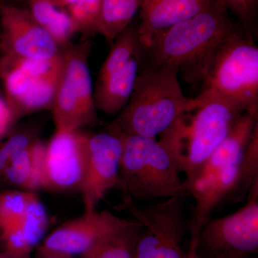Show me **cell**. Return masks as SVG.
Returning a JSON list of instances; mask_svg holds the SVG:
<instances>
[{
    "mask_svg": "<svg viewBox=\"0 0 258 258\" xmlns=\"http://www.w3.org/2000/svg\"><path fill=\"white\" fill-rule=\"evenodd\" d=\"M222 0H213L196 16L154 35L145 48V63L176 66L190 84L201 82L207 66L219 47L242 29Z\"/></svg>",
    "mask_w": 258,
    "mask_h": 258,
    "instance_id": "cell-1",
    "label": "cell"
},
{
    "mask_svg": "<svg viewBox=\"0 0 258 258\" xmlns=\"http://www.w3.org/2000/svg\"><path fill=\"white\" fill-rule=\"evenodd\" d=\"M179 74L171 64H144L128 103L107 129L121 136L157 139L195 111L200 101L184 96Z\"/></svg>",
    "mask_w": 258,
    "mask_h": 258,
    "instance_id": "cell-2",
    "label": "cell"
},
{
    "mask_svg": "<svg viewBox=\"0 0 258 258\" xmlns=\"http://www.w3.org/2000/svg\"><path fill=\"white\" fill-rule=\"evenodd\" d=\"M121 137L120 188L127 196L152 203L162 199L189 196L175 158L164 139Z\"/></svg>",
    "mask_w": 258,
    "mask_h": 258,
    "instance_id": "cell-3",
    "label": "cell"
},
{
    "mask_svg": "<svg viewBox=\"0 0 258 258\" xmlns=\"http://www.w3.org/2000/svg\"><path fill=\"white\" fill-rule=\"evenodd\" d=\"M200 106L171 127L169 144L180 171L189 185L210 154L230 133L244 112L213 95L196 97ZM189 190V189H188Z\"/></svg>",
    "mask_w": 258,
    "mask_h": 258,
    "instance_id": "cell-4",
    "label": "cell"
},
{
    "mask_svg": "<svg viewBox=\"0 0 258 258\" xmlns=\"http://www.w3.org/2000/svg\"><path fill=\"white\" fill-rule=\"evenodd\" d=\"M200 95H213L246 111L258 104V47L242 29L227 37L209 62Z\"/></svg>",
    "mask_w": 258,
    "mask_h": 258,
    "instance_id": "cell-5",
    "label": "cell"
},
{
    "mask_svg": "<svg viewBox=\"0 0 258 258\" xmlns=\"http://www.w3.org/2000/svg\"><path fill=\"white\" fill-rule=\"evenodd\" d=\"M92 47L91 39L83 38L61 47L63 64L51 108L57 132H74L98 123L88 67Z\"/></svg>",
    "mask_w": 258,
    "mask_h": 258,
    "instance_id": "cell-6",
    "label": "cell"
},
{
    "mask_svg": "<svg viewBox=\"0 0 258 258\" xmlns=\"http://www.w3.org/2000/svg\"><path fill=\"white\" fill-rule=\"evenodd\" d=\"M62 64V53L50 59L0 56V77L14 120L34 112L51 109Z\"/></svg>",
    "mask_w": 258,
    "mask_h": 258,
    "instance_id": "cell-7",
    "label": "cell"
},
{
    "mask_svg": "<svg viewBox=\"0 0 258 258\" xmlns=\"http://www.w3.org/2000/svg\"><path fill=\"white\" fill-rule=\"evenodd\" d=\"M138 25L132 23L113 41L93 88L97 111L110 115L118 114L133 93L146 61Z\"/></svg>",
    "mask_w": 258,
    "mask_h": 258,
    "instance_id": "cell-8",
    "label": "cell"
},
{
    "mask_svg": "<svg viewBox=\"0 0 258 258\" xmlns=\"http://www.w3.org/2000/svg\"><path fill=\"white\" fill-rule=\"evenodd\" d=\"M183 198L136 206L127 196L120 208L144 226L135 246V258H187L182 247L189 226L183 211Z\"/></svg>",
    "mask_w": 258,
    "mask_h": 258,
    "instance_id": "cell-9",
    "label": "cell"
},
{
    "mask_svg": "<svg viewBox=\"0 0 258 258\" xmlns=\"http://www.w3.org/2000/svg\"><path fill=\"white\" fill-rule=\"evenodd\" d=\"M244 206L219 218L210 219L196 241L205 258H248L258 252V181L251 187Z\"/></svg>",
    "mask_w": 258,
    "mask_h": 258,
    "instance_id": "cell-10",
    "label": "cell"
},
{
    "mask_svg": "<svg viewBox=\"0 0 258 258\" xmlns=\"http://www.w3.org/2000/svg\"><path fill=\"white\" fill-rule=\"evenodd\" d=\"M123 138L106 128L100 133H88L87 159L79 189L82 194L85 213L96 211L106 194L120 186V162Z\"/></svg>",
    "mask_w": 258,
    "mask_h": 258,
    "instance_id": "cell-11",
    "label": "cell"
},
{
    "mask_svg": "<svg viewBox=\"0 0 258 258\" xmlns=\"http://www.w3.org/2000/svg\"><path fill=\"white\" fill-rule=\"evenodd\" d=\"M61 47L23 6L0 5V56L16 58L50 59Z\"/></svg>",
    "mask_w": 258,
    "mask_h": 258,
    "instance_id": "cell-12",
    "label": "cell"
},
{
    "mask_svg": "<svg viewBox=\"0 0 258 258\" xmlns=\"http://www.w3.org/2000/svg\"><path fill=\"white\" fill-rule=\"evenodd\" d=\"M88 132H57L46 144L45 188L52 191L79 189L87 159Z\"/></svg>",
    "mask_w": 258,
    "mask_h": 258,
    "instance_id": "cell-13",
    "label": "cell"
},
{
    "mask_svg": "<svg viewBox=\"0 0 258 258\" xmlns=\"http://www.w3.org/2000/svg\"><path fill=\"white\" fill-rule=\"evenodd\" d=\"M133 222L116 216L108 210L85 213L55 229L40 247L71 255L81 254L97 242Z\"/></svg>",
    "mask_w": 258,
    "mask_h": 258,
    "instance_id": "cell-14",
    "label": "cell"
},
{
    "mask_svg": "<svg viewBox=\"0 0 258 258\" xmlns=\"http://www.w3.org/2000/svg\"><path fill=\"white\" fill-rule=\"evenodd\" d=\"M240 163L218 171L189 186V194L195 203L193 216L188 222L191 240H197L199 233L210 220V215L215 208L222 203H227L238 181Z\"/></svg>",
    "mask_w": 258,
    "mask_h": 258,
    "instance_id": "cell-15",
    "label": "cell"
},
{
    "mask_svg": "<svg viewBox=\"0 0 258 258\" xmlns=\"http://www.w3.org/2000/svg\"><path fill=\"white\" fill-rule=\"evenodd\" d=\"M258 125V104L251 107L240 115L230 133L210 154L188 185H191L242 160L244 152Z\"/></svg>",
    "mask_w": 258,
    "mask_h": 258,
    "instance_id": "cell-16",
    "label": "cell"
},
{
    "mask_svg": "<svg viewBox=\"0 0 258 258\" xmlns=\"http://www.w3.org/2000/svg\"><path fill=\"white\" fill-rule=\"evenodd\" d=\"M213 0H145L139 10V38L147 47L154 35L196 16Z\"/></svg>",
    "mask_w": 258,
    "mask_h": 258,
    "instance_id": "cell-17",
    "label": "cell"
},
{
    "mask_svg": "<svg viewBox=\"0 0 258 258\" xmlns=\"http://www.w3.org/2000/svg\"><path fill=\"white\" fill-rule=\"evenodd\" d=\"M46 144L35 140L12 161L5 171L3 184L24 191L45 188V157Z\"/></svg>",
    "mask_w": 258,
    "mask_h": 258,
    "instance_id": "cell-18",
    "label": "cell"
},
{
    "mask_svg": "<svg viewBox=\"0 0 258 258\" xmlns=\"http://www.w3.org/2000/svg\"><path fill=\"white\" fill-rule=\"evenodd\" d=\"M33 20L53 37L60 47L71 42L76 34L69 15L60 9L55 0H23Z\"/></svg>",
    "mask_w": 258,
    "mask_h": 258,
    "instance_id": "cell-19",
    "label": "cell"
},
{
    "mask_svg": "<svg viewBox=\"0 0 258 258\" xmlns=\"http://www.w3.org/2000/svg\"><path fill=\"white\" fill-rule=\"evenodd\" d=\"M145 0H103L98 34L108 42L128 28Z\"/></svg>",
    "mask_w": 258,
    "mask_h": 258,
    "instance_id": "cell-20",
    "label": "cell"
},
{
    "mask_svg": "<svg viewBox=\"0 0 258 258\" xmlns=\"http://www.w3.org/2000/svg\"><path fill=\"white\" fill-rule=\"evenodd\" d=\"M59 8L68 13L76 34L91 39L98 34L103 0H55Z\"/></svg>",
    "mask_w": 258,
    "mask_h": 258,
    "instance_id": "cell-21",
    "label": "cell"
},
{
    "mask_svg": "<svg viewBox=\"0 0 258 258\" xmlns=\"http://www.w3.org/2000/svg\"><path fill=\"white\" fill-rule=\"evenodd\" d=\"M258 181V125L253 134L244 157L240 163V174L235 190L227 203H240L245 200L251 187Z\"/></svg>",
    "mask_w": 258,
    "mask_h": 258,
    "instance_id": "cell-22",
    "label": "cell"
},
{
    "mask_svg": "<svg viewBox=\"0 0 258 258\" xmlns=\"http://www.w3.org/2000/svg\"><path fill=\"white\" fill-rule=\"evenodd\" d=\"M24 235L33 248L45 235L48 227V217L45 207L35 192L30 193L26 208L19 220Z\"/></svg>",
    "mask_w": 258,
    "mask_h": 258,
    "instance_id": "cell-23",
    "label": "cell"
},
{
    "mask_svg": "<svg viewBox=\"0 0 258 258\" xmlns=\"http://www.w3.org/2000/svg\"><path fill=\"white\" fill-rule=\"evenodd\" d=\"M31 192L15 189L0 191V228L20 220Z\"/></svg>",
    "mask_w": 258,
    "mask_h": 258,
    "instance_id": "cell-24",
    "label": "cell"
},
{
    "mask_svg": "<svg viewBox=\"0 0 258 258\" xmlns=\"http://www.w3.org/2000/svg\"><path fill=\"white\" fill-rule=\"evenodd\" d=\"M227 10L238 20L246 37L255 40L257 35L258 0H222Z\"/></svg>",
    "mask_w": 258,
    "mask_h": 258,
    "instance_id": "cell-25",
    "label": "cell"
},
{
    "mask_svg": "<svg viewBox=\"0 0 258 258\" xmlns=\"http://www.w3.org/2000/svg\"><path fill=\"white\" fill-rule=\"evenodd\" d=\"M35 139L28 133H16L0 144V184L6 169L12 161L34 142Z\"/></svg>",
    "mask_w": 258,
    "mask_h": 258,
    "instance_id": "cell-26",
    "label": "cell"
},
{
    "mask_svg": "<svg viewBox=\"0 0 258 258\" xmlns=\"http://www.w3.org/2000/svg\"><path fill=\"white\" fill-rule=\"evenodd\" d=\"M13 115L6 101L0 97V139L6 135L14 122Z\"/></svg>",
    "mask_w": 258,
    "mask_h": 258,
    "instance_id": "cell-27",
    "label": "cell"
},
{
    "mask_svg": "<svg viewBox=\"0 0 258 258\" xmlns=\"http://www.w3.org/2000/svg\"><path fill=\"white\" fill-rule=\"evenodd\" d=\"M37 255H38V258H73V255H71V254L57 252V251L50 250V249H45L42 247H39Z\"/></svg>",
    "mask_w": 258,
    "mask_h": 258,
    "instance_id": "cell-28",
    "label": "cell"
},
{
    "mask_svg": "<svg viewBox=\"0 0 258 258\" xmlns=\"http://www.w3.org/2000/svg\"><path fill=\"white\" fill-rule=\"evenodd\" d=\"M187 258H205L199 255L196 251V244L194 243L189 244V249L187 251Z\"/></svg>",
    "mask_w": 258,
    "mask_h": 258,
    "instance_id": "cell-29",
    "label": "cell"
},
{
    "mask_svg": "<svg viewBox=\"0 0 258 258\" xmlns=\"http://www.w3.org/2000/svg\"><path fill=\"white\" fill-rule=\"evenodd\" d=\"M134 252H135V251H134ZM134 252L126 254V255L124 256L123 258H135V253H134Z\"/></svg>",
    "mask_w": 258,
    "mask_h": 258,
    "instance_id": "cell-30",
    "label": "cell"
},
{
    "mask_svg": "<svg viewBox=\"0 0 258 258\" xmlns=\"http://www.w3.org/2000/svg\"><path fill=\"white\" fill-rule=\"evenodd\" d=\"M3 258H28V257H15V256L6 255V254H3Z\"/></svg>",
    "mask_w": 258,
    "mask_h": 258,
    "instance_id": "cell-31",
    "label": "cell"
},
{
    "mask_svg": "<svg viewBox=\"0 0 258 258\" xmlns=\"http://www.w3.org/2000/svg\"><path fill=\"white\" fill-rule=\"evenodd\" d=\"M3 254H0V258H3Z\"/></svg>",
    "mask_w": 258,
    "mask_h": 258,
    "instance_id": "cell-32",
    "label": "cell"
},
{
    "mask_svg": "<svg viewBox=\"0 0 258 258\" xmlns=\"http://www.w3.org/2000/svg\"><path fill=\"white\" fill-rule=\"evenodd\" d=\"M3 0H0V5L2 4V3H3Z\"/></svg>",
    "mask_w": 258,
    "mask_h": 258,
    "instance_id": "cell-33",
    "label": "cell"
},
{
    "mask_svg": "<svg viewBox=\"0 0 258 258\" xmlns=\"http://www.w3.org/2000/svg\"><path fill=\"white\" fill-rule=\"evenodd\" d=\"M248 258H256V257H254H254H248Z\"/></svg>",
    "mask_w": 258,
    "mask_h": 258,
    "instance_id": "cell-34",
    "label": "cell"
}]
</instances>
